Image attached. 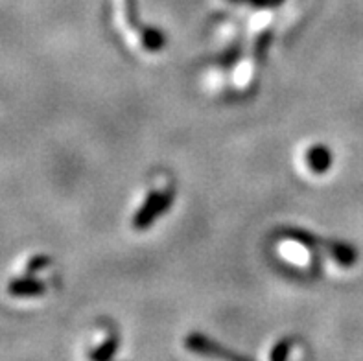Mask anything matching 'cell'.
Listing matches in <instances>:
<instances>
[{"instance_id": "6da1fadb", "label": "cell", "mask_w": 363, "mask_h": 361, "mask_svg": "<svg viewBox=\"0 0 363 361\" xmlns=\"http://www.w3.org/2000/svg\"><path fill=\"white\" fill-rule=\"evenodd\" d=\"M174 203V190H164V192H152L147 196L146 203L137 211L133 218V227L137 231H146L153 221L161 218L162 212Z\"/></svg>"}, {"instance_id": "7a4b0ae2", "label": "cell", "mask_w": 363, "mask_h": 361, "mask_svg": "<svg viewBox=\"0 0 363 361\" xmlns=\"http://www.w3.org/2000/svg\"><path fill=\"white\" fill-rule=\"evenodd\" d=\"M186 348L192 350V352L203 354V356H216V357H227V360H245L244 356H240V354L230 352L227 348H223L221 345L214 343L212 339L205 338L201 334H192L186 338Z\"/></svg>"}, {"instance_id": "3957f363", "label": "cell", "mask_w": 363, "mask_h": 361, "mask_svg": "<svg viewBox=\"0 0 363 361\" xmlns=\"http://www.w3.org/2000/svg\"><path fill=\"white\" fill-rule=\"evenodd\" d=\"M8 291L13 297H35V295H43L46 291V284L33 277H21L9 284Z\"/></svg>"}, {"instance_id": "277c9868", "label": "cell", "mask_w": 363, "mask_h": 361, "mask_svg": "<svg viewBox=\"0 0 363 361\" xmlns=\"http://www.w3.org/2000/svg\"><path fill=\"white\" fill-rule=\"evenodd\" d=\"M332 153L327 146H313L306 153V162L313 174L323 175L327 174L328 168L332 166Z\"/></svg>"}, {"instance_id": "5b68a950", "label": "cell", "mask_w": 363, "mask_h": 361, "mask_svg": "<svg viewBox=\"0 0 363 361\" xmlns=\"http://www.w3.org/2000/svg\"><path fill=\"white\" fill-rule=\"evenodd\" d=\"M330 255L343 267H352L358 262V251L350 243L345 242H332Z\"/></svg>"}, {"instance_id": "8992f818", "label": "cell", "mask_w": 363, "mask_h": 361, "mask_svg": "<svg viewBox=\"0 0 363 361\" xmlns=\"http://www.w3.org/2000/svg\"><path fill=\"white\" fill-rule=\"evenodd\" d=\"M140 39H143L144 46H146L150 52H159L162 46L166 45V37L161 30L157 28H146L143 33H140Z\"/></svg>"}, {"instance_id": "52a82bcc", "label": "cell", "mask_w": 363, "mask_h": 361, "mask_svg": "<svg viewBox=\"0 0 363 361\" xmlns=\"http://www.w3.org/2000/svg\"><path fill=\"white\" fill-rule=\"evenodd\" d=\"M116 352H118V338H109L107 341H104L96 350H92V352L89 354V357L96 361H106L111 360Z\"/></svg>"}, {"instance_id": "ba28073f", "label": "cell", "mask_w": 363, "mask_h": 361, "mask_svg": "<svg viewBox=\"0 0 363 361\" xmlns=\"http://www.w3.org/2000/svg\"><path fill=\"white\" fill-rule=\"evenodd\" d=\"M291 339H282V341H279V343L273 347V350L269 352V360L273 361H284L286 357L290 356L291 352Z\"/></svg>"}, {"instance_id": "9c48e42d", "label": "cell", "mask_w": 363, "mask_h": 361, "mask_svg": "<svg viewBox=\"0 0 363 361\" xmlns=\"http://www.w3.org/2000/svg\"><path fill=\"white\" fill-rule=\"evenodd\" d=\"M48 264H50L48 256H35V258H32V262L28 264V273H37V271H41L43 267H46Z\"/></svg>"}, {"instance_id": "30bf717a", "label": "cell", "mask_w": 363, "mask_h": 361, "mask_svg": "<svg viewBox=\"0 0 363 361\" xmlns=\"http://www.w3.org/2000/svg\"><path fill=\"white\" fill-rule=\"evenodd\" d=\"M233 2H247V4L255 6V8H267V6H272V0H233Z\"/></svg>"}, {"instance_id": "8fae6325", "label": "cell", "mask_w": 363, "mask_h": 361, "mask_svg": "<svg viewBox=\"0 0 363 361\" xmlns=\"http://www.w3.org/2000/svg\"><path fill=\"white\" fill-rule=\"evenodd\" d=\"M282 2H284V0H272V6L275 8V6H281Z\"/></svg>"}]
</instances>
